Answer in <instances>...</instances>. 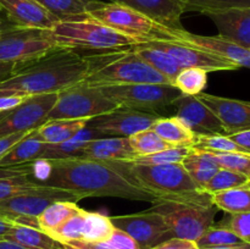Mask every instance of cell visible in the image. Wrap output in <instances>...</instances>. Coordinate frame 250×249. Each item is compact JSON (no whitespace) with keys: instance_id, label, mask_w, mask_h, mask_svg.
I'll list each match as a JSON object with an SVG mask.
<instances>
[{"instance_id":"6da1fadb","label":"cell","mask_w":250,"mask_h":249,"mask_svg":"<svg viewBox=\"0 0 250 249\" xmlns=\"http://www.w3.org/2000/svg\"><path fill=\"white\" fill-rule=\"evenodd\" d=\"M50 173L43 186L70 190L82 198L116 197L153 203L158 198L127 180L116 167L87 159H48Z\"/></svg>"},{"instance_id":"7a4b0ae2","label":"cell","mask_w":250,"mask_h":249,"mask_svg":"<svg viewBox=\"0 0 250 249\" xmlns=\"http://www.w3.org/2000/svg\"><path fill=\"white\" fill-rule=\"evenodd\" d=\"M87 73L85 56L72 49L58 48L36 60L19 63L11 77L0 82V94H53L83 82Z\"/></svg>"},{"instance_id":"3957f363","label":"cell","mask_w":250,"mask_h":249,"mask_svg":"<svg viewBox=\"0 0 250 249\" xmlns=\"http://www.w3.org/2000/svg\"><path fill=\"white\" fill-rule=\"evenodd\" d=\"M85 58L88 73L83 82L90 87L103 88L138 83L172 85L167 77L142 60L132 46L107 50Z\"/></svg>"},{"instance_id":"277c9868","label":"cell","mask_w":250,"mask_h":249,"mask_svg":"<svg viewBox=\"0 0 250 249\" xmlns=\"http://www.w3.org/2000/svg\"><path fill=\"white\" fill-rule=\"evenodd\" d=\"M163 215L173 238L197 242L214 225L217 209L207 192L158 198L150 208Z\"/></svg>"},{"instance_id":"5b68a950","label":"cell","mask_w":250,"mask_h":249,"mask_svg":"<svg viewBox=\"0 0 250 249\" xmlns=\"http://www.w3.org/2000/svg\"><path fill=\"white\" fill-rule=\"evenodd\" d=\"M45 34L58 48L77 50H116L136 45L138 42L124 36L90 17L59 21L51 28L44 29Z\"/></svg>"},{"instance_id":"8992f818","label":"cell","mask_w":250,"mask_h":249,"mask_svg":"<svg viewBox=\"0 0 250 249\" xmlns=\"http://www.w3.org/2000/svg\"><path fill=\"white\" fill-rule=\"evenodd\" d=\"M111 164L125 177L156 198L178 197L203 192L188 175L182 164L141 165L129 161H112Z\"/></svg>"},{"instance_id":"52a82bcc","label":"cell","mask_w":250,"mask_h":249,"mask_svg":"<svg viewBox=\"0 0 250 249\" xmlns=\"http://www.w3.org/2000/svg\"><path fill=\"white\" fill-rule=\"evenodd\" d=\"M87 14L109 28L136 39L138 43L154 39H167L168 28L136 10L116 2L94 0L88 7Z\"/></svg>"},{"instance_id":"ba28073f","label":"cell","mask_w":250,"mask_h":249,"mask_svg":"<svg viewBox=\"0 0 250 249\" xmlns=\"http://www.w3.org/2000/svg\"><path fill=\"white\" fill-rule=\"evenodd\" d=\"M119 105L106 97L100 88L90 87L84 82L58 93V99L48 115V120H90L112 111Z\"/></svg>"},{"instance_id":"9c48e42d","label":"cell","mask_w":250,"mask_h":249,"mask_svg":"<svg viewBox=\"0 0 250 249\" xmlns=\"http://www.w3.org/2000/svg\"><path fill=\"white\" fill-rule=\"evenodd\" d=\"M83 199L81 195L60 188L39 186L29 192L0 202V216L14 224L39 228L37 217L53 203L73 202Z\"/></svg>"},{"instance_id":"30bf717a","label":"cell","mask_w":250,"mask_h":249,"mask_svg":"<svg viewBox=\"0 0 250 249\" xmlns=\"http://www.w3.org/2000/svg\"><path fill=\"white\" fill-rule=\"evenodd\" d=\"M100 89L119 106L146 112H156L159 109L175 104L182 95L173 85L153 83L110 85Z\"/></svg>"},{"instance_id":"8fae6325","label":"cell","mask_w":250,"mask_h":249,"mask_svg":"<svg viewBox=\"0 0 250 249\" xmlns=\"http://www.w3.org/2000/svg\"><path fill=\"white\" fill-rule=\"evenodd\" d=\"M58 49L44 29L17 27L2 28L0 34V62L23 63Z\"/></svg>"},{"instance_id":"7c38bea8","label":"cell","mask_w":250,"mask_h":249,"mask_svg":"<svg viewBox=\"0 0 250 249\" xmlns=\"http://www.w3.org/2000/svg\"><path fill=\"white\" fill-rule=\"evenodd\" d=\"M110 219L116 228L128 233L141 249H151L173 238L163 215L150 209L137 214L112 216Z\"/></svg>"},{"instance_id":"4fadbf2b","label":"cell","mask_w":250,"mask_h":249,"mask_svg":"<svg viewBox=\"0 0 250 249\" xmlns=\"http://www.w3.org/2000/svg\"><path fill=\"white\" fill-rule=\"evenodd\" d=\"M56 99L58 93L32 95L19 106L2 114L0 117V137L38 128L46 121Z\"/></svg>"},{"instance_id":"5bb4252c","label":"cell","mask_w":250,"mask_h":249,"mask_svg":"<svg viewBox=\"0 0 250 249\" xmlns=\"http://www.w3.org/2000/svg\"><path fill=\"white\" fill-rule=\"evenodd\" d=\"M167 53L181 68L198 67L207 72L215 71H233L237 66L217 54L200 49L193 44L185 43L177 39H154L144 42Z\"/></svg>"},{"instance_id":"9a60e30c","label":"cell","mask_w":250,"mask_h":249,"mask_svg":"<svg viewBox=\"0 0 250 249\" xmlns=\"http://www.w3.org/2000/svg\"><path fill=\"white\" fill-rule=\"evenodd\" d=\"M159 116L156 112H146L128 107H117L112 111L95 116L87 122L105 137H129L139 131L150 128Z\"/></svg>"},{"instance_id":"2e32d148","label":"cell","mask_w":250,"mask_h":249,"mask_svg":"<svg viewBox=\"0 0 250 249\" xmlns=\"http://www.w3.org/2000/svg\"><path fill=\"white\" fill-rule=\"evenodd\" d=\"M167 39H177L185 43L193 44L200 49L217 54L231 61L237 67L250 68V48L229 41L221 36H200L190 33L186 29H167Z\"/></svg>"},{"instance_id":"e0dca14e","label":"cell","mask_w":250,"mask_h":249,"mask_svg":"<svg viewBox=\"0 0 250 249\" xmlns=\"http://www.w3.org/2000/svg\"><path fill=\"white\" fill-rule=\"evenodd\" d=\"M197 98L216 115L226 134L250 129V102L207 93H200Z\"/></svg>"},{"instance_id":"ac0fdd59","label":"cell","mask_w":250,"mask_h":249,"mask_svg":"<svg viewBox=\"0 0 250 249\" xmlns=\"http://www.w3.org/2000/svg\"><path fill=\"white\" fill-rule=\"evenodd\" d=\"M173 105H177L176 117L194 134H226L216 115L197 95L182 94Z\"/></svg>"},{"instance_id":"d6986e66","label":"cell","mask_w":250,"mask_h":249,"mask_svg":"<svg viewBox=\"0 0 250 249\" xmlns=\"http://www.w3.org/2000/svg\"><path fill=\"white\" fill-rule=\"evenodd\" d=\"M0 10L17 27L49 29L59 22L37 0H0Z\"/></svg>"},{"instance_id":"ffe728a7","label":"cell","mask_w":250,"mask_h":249,"mask_svg":"<svg viewBox=\"0 0 250 249\" xmlns=\"http://www.w3.org/2000/svg\"><path fill=\"white\" fill-rule=\"evenodd\" d=\"M107 1L116 2L136 10L166 28L185 29L181 22V17L186 11L180 0H107Z\"/></svg>"},{"instance_id":"44dd1931","label":"cell","mask_w":250,"mask_h":249,"mask_svg":"<svg viewBox=\"0 0 250 249\" xmlns=\"http://www.w3.org/2000/svg\"><path fill=\"white\" fill-rule=\"evenodd\" d=\"M205 15L217 27L219 36L250 48V7H233Z\"/></svg>"},{"instance_id":"7402d4cb","label":"cell","mask_w":250,"mask_h":249,"mask_svg":"<svg viewBox=\"0 0 250 249\" xmlns=\"http://www.w3.org/2000/svg\"><path fill=\"white\" fill-rule=\"evenodd\" d=\"M136 158L129 145L128 137H104L89 142L83 149L82 156L78 159L104 161H128Z\"/></svg>"},{"instance_id":"603a6c76","label":"cell","mask_w":250,"mask_h":249,"mask_svg":"<svg viewBox=\"0 0 250 249\" xmlns=\"http://www.w3.org/2000/svg\"><path fill=\"white\" fill-rule=\"evenodd\" d=\"M46 145H48V143H45L38 136L37 128L32 129L21 141L17 142L14 146H11L6 151V154L0 159V167L16 166L20 164L41 159Z\"/></svg>"},{"instance_id":"cb8c5ba5","label":"cell","mask_w":250,"mask_h":249,"mask_svg":"<svg viewBox=\"0 0 250 249\" xmlns=\"http://www.w3.org/2000/svg\"><path fill=\"white\" fill-rule=\"evenodd\" d=\"M182 166L202 189L221 168L212 153L195 149L193 146L187 158L183 160Z\"/></svg>"},{"instance_id":"d4e9b609","label":"cell","mask_w":250,"mask_h":249,"mask_svg":"<svg viewBox=\"0 0 250 249\" xmlns=\"http://www.w3.org/2000/svg\"><path fill=\"white\" fill-rule=\"evenodd\" d=\"M89 120H48L37 128L38 136L48 144H61L77 136Z\"/></svg>"},{"instance_id":"484cf974","label":"cell","mask_w":250,"mask_h":249,"mask_svg":"<svg viewBox=\"0 0 250 249\" xmlns=\"http://www.w3.org/2000/svg\"><path fill=\"white\" fill-rule=\"evenodd\" d=\"M5 239L19 243L28 249H62L63 244L36 227L14 224Z\"/></svg>"},{"instance_id":"4316f807","label":"cell","mask_w":250,"mask_h":249,"mask_svg":"<svg viewBox=\"0 0 250 249\" xmlns=\"http://www.w3.org/2000/svg\"><path fill=\"white\" fill-rule=\"evenodd\" d=\"M150 128L171 146H193L194 144L195 134L176 116L158 117Z\"/></svg>"},{"instance_id":"83f0119b","label":"cell","mask_w":250,"mask_h":249,"mask_svg":"<svg viewBox=\"0 0 250 249\" xmlns=\"http://www.w3.org/2000/svg\"><path fill=\"white\" fill-rule=\"evenodd\" d=\"M132 49L136 51L137 55L142 60L146 61L149 66H151L154 70L160 72L161 75L167 77L171 82H173L177 73L182 70L167 53L150 45V44L142 42V43H137L136 45L132 46Z\"/></svg>"},{"instance_id":"f1b7e54d","label":"cell","mask_w":250,"mask_h":249,"mask_svg":"<svg viewBox=\"0 0 250 249\" xmlns=\"http://www.w3.org/2000/svg\"><path fill=\"white\" fill-rule=\"evenodd\" d=\"M211 202L219 210L227 214L250 212V186L249 183L232 189L222 190L211 194Z\"/></svg>"},{"instance_id":"f546056e","label":"cell","mask_w":250,"mask_h":249,"mask_svg":"<svg viewBox=\"0 0 250 249\" xmlns=\"http://www.w3.org/2000/svg\"><path fill=\"white\" fill-rule=\"evenodd\" d=\"M26 175H20L14 166L0 167V202L15 195L23 194L39 187Z\"/></svg>"},{"instance_id":"4dcf8cb0","label":"cell","mask_w":250,"mask_h":249,"mask_svg":"<svg viewBox=\"0 0 250 249\" xmlns=\"http://www.w3.org/2000/svg\"><path fill=\"white\" fill-rule=\"evenodd\" d=\"M77 203L73 202H55L49 205L38 217H37V224L39 229L50 233L55 228H58L61 224L66 221L70 216L80 210Z\"/></svg>"},{"instance_id":"1f68e13d","label":"cell","mask_w":250,"mask_h":249,"mask_svg":"<svg viewBox=\"0 0 250 249\" xmlns=\"http://www.w3.org/2000/svg\"><path fill=\"white\" fill-rule=\"evenodd\" d=\"M111 219L100 212L85 211L82 228V241L106 242L114 232Z\"/></svg>"},{"instance_id":"d6a6232c","label":"cell","mask_w":250,"mask_h":249,"mask_svg":"<svg viewBox=\"0 0 250 249\" xmlns=\"http://www.w3.org/2000/svg\"><path fill=\"white\" fill-rule=\"evenodd\" d=\"M44 9L58 17L59 21L85 16L94 0H37Z\"/></svg>"},{"instance_id":"836d02e7","label":"cell","mask_w":250,"mask_h":249,"mask_svg":"<svg viewBox=\"0 0 250 249\" xmlns=\"http://www.w3.org/2000/svg\"><path fill=\"white\" fill-rule=\"evenodd\" d=\"M208 83V72L198 67L182 68L173 80L172 85L183 95H198L203 93Z\"/></svg>"},{"instance_id":"e575fe53","label":"cell","mask_w":250,"mask_h":249,"mask_svg":"<svg viewBox=\"0 0 250 249\" xmlns=\"http://www.w3.org/2000/svg\"><path fill=\"white\" fill-rule=\"evenodd\" d=\"M129 145L136 154V158L155 154L158 151L171 148L170 144L160 138L151 128L139 131L128 137Z\"/></svg>"},{"instance_id":"d590c367","label":"cell","mask_w":250,"mask_h":249,"mask_svg":"<svg viewBox=\"0 0 250 249\" xmlns=\"http://www.w3.org/2000/svg\"><path fill=\"white\" fill-rule=\"evenodd\" d=\"M246 243L242 241L234 232H232L225 225L219 226H210L204 233L200 236V238L195 242V246L199 249L205 248H215V247H225V246H236V244Z\"/></svg>"},{"instance_id":"8d00e7d4","label":"cell","mask_w":250,"mask_h":249,"mask_svg":"<svg viewBox=\"0 0 250 249\" xmlns=\"http://www.w3.org/2000/svg\"><path fill=\"white\" fill-rule=\"evenodd\" d=\"M193 148L210 153H247L227 134H195Z\"/></svg>"},{"instance_id":"74e56055","label":"cell","mask_w":250,"mask_h":249,"mask_svg":"<svg viewBox=\"0 0 250 249\" xmlns=\"http://www.w3.org/2000/svg\"><path fill=\"white\" fill-rule=\"evenodd\" d=\"M192 150V146H171L165 150L146 156H139L129 163L141 164V165H166V164H182Z\"/></svg>"},{"instance_id":"f35d334b","label":"cell","mask_w":250,"mask_h":249,"mask_svg":"<svg viewBox=\"0 0 250 249\" xmlns=\"http://www.w3.org/2000/svg\"><path fill=\"white\" fill-rule=\"evenodd\" d=\"M249 178L242 173L234 172V171L227 170V168H220L214 177L205 185L203 190L209 194L222 192V190L232 189V188L241 187V186L249 183Z\"/></svg>"},{"instance_id":"ab89813d","label":"cell","mask_w":250,"mask_h":249,"mask_svg":"<svg viewBox=\"0 0 250 249\" xmlns=\"http://www.w3.org/2000/svg\"><path fill=\"white\" fill-rule=\"evenodd\" d=\"M85 210L80 209L76 214L68 217L63 224H61L58 228L51 231L49 236L59 241L62 244H67L72 241L82 239V228L84 222Z\"/></svg>"},{"instance_id":"60d3db41","label":"cell","mask_w":250,"mask_h":249,"mask_svg":"<svg viewBox=\"0 0 250 249\" xmlns=\"http://www.w3.org/2000/svg\"><path fill=\"white\" fill-rule=\"evenodd\" d=\"M185 11H197L200 14L222 11L233 7H250V0H180Z\"/></svg>"},{"instance_id":"b9f144b4","label":"cell","mask_w":250,"mask_h":249,"mask_svg":"<svg viewBox=\"0 0 250 249\" xmlns=\"http://www.w3.org/2000/svg\"><path fill=\"white\" fill-rule=\"evenodd\" d=\"M220 167L247 176L250 180V154L247 153H212Z\"/></svg>"},{"instance_id":"7bdbcfd3","label":"cell","mask_w":250,"mask_h":249,"mask_svg":"<svg viewBox=\"0 0 250 249\" xmlns=\"http://www.w3.org/2000/svg\"><path fill=\"white\" fill-rule=\"evenodd\" d=\"M225 226L234 232L242 241L250 244V212L229 214Z\"/></svg>"},{"instance_id":"ee69618b","label":"cell","mask_w":250,"mask_h":249,"mask_svg":"<svg viewBox=\"0 0 250 249\" xmlns=\"http://www.w3.org/2000/svg\"><path fill=\"white\" fill-rule=\"evenodd\" d=\"M106 242L112 247V249H141L138 243L128 233L116 227Z\"/></svg>"},{"instance_id":"f6af8a7d","label":"cell","mask_w":250,"mask_h":249,"mask_svg":"<svg viewBox=\"0 0 250 249\" xmlns=\"http://www.w3.org/2000/svg\"><path fill=\"white\" fill-rule=\"evenodd\" d=\"M28 97L17 94H0V116L5 112L12 110L14 107L19 106Z\"/></svg>"},{"instance_id":"bcb514c9","label":"cell","mask_w":250,"mask_h":249,"mask_svg":"<svg viewBox=\"0 0 250 249\" xmlns=\"http://www.w3.org/2000/svg\"><path fill=\"white\" fill-rule=\"evenodd\" d=\"M27 133H28V132H19V133L0 137V159L6 154V151L9 150L11 146H14L19 141H21Z\"/></svg>"},{"instance_id":"7dc6e473","label":"cell","mask_w":250,"mask_h":249,"mask_svg":"<svg viewBox=\"0 0 250 249\" xmlns=\"http://www.w3.org/2000/svg\"><path fill=\"white\" fill-rule=\"evenodd\" d=\"M237 145L241 146L244 151L250 154V129L237 132L233 134H227Z\"/></svg>"},{"instance_id":"c3c4849f","label":"cell","mask_w":250,"mask_h":249,"mask_svg":"<svg viewBox=\"0 0 250 249\" xmlns=\"http://www.w3.org/2000/svg\"><path fill=\"white\" fill-rule=\"evenodd\" d=\"M67 244L77 247L80 249H112V247L107 242H85L78 239V241H72Z\"/></svg>"},{"instance_id":"681fc988","label":"cell","mask_w":250,"mask_h":249,"mask_svg":"<svg viewBox=\"0 0 250 249\" xmlns=\"http://www.w3.org/2000/svg\"><path fill=\"white\" fill-rule=\"evenodd\" d=\"M190 243H194V242L185 241V239H178V238H171L167 241L163 242V243L158 244L154 248L151 249H185L186 247L189 246Z\"/></svg>"},{"instance_id":"f907efd6","label":"cell","mask_w":250,"mask_h":249,"mask_svg":"<svg viewBox=\"0 0 250 249\" xmlns=\"http://www.w3.org/2000/svg\"><path fill=\"white\" fill-rule=\"evenodd\" d=\"M17 66H19V63L15 62H0V82L11 77Z\"/></svg>"},{"instance_id":"816d5d0a","label":"cell","mask_w":250,"mask_h":249,"mask_svg":"<svg viewBox=\"0 0 250 249\" xmlns=\"http://www.w3.org/2000/svg\"><path fill=\"white\" fill-rule=\"evenodd\" d=\"M0 249H28L26 247L21 246L19 243H15V242L9 241V239L0 238Z\"/></svg>"},{"instance_id":"f5cc1de1","label":"cell","mask_w":250,"mask_h":249,"mask_svg":"<svg viewBox=\"0 0 250 249\" xmlns=\"http://www.w3.org/2000/svg\"><path fill=\"white\" fill-rule=\"evenodd\" d=\"M12 225H14V222L9 221V220L0 216V238H4V237L6 236V233L10 231Z\"/></svg>"},{"instance_id":"db71d44e","label":"cell","mask_w":250,"mask_h":249,"mask_svg":"<svg viewBox=\"0 0 250 249\" xmlns=\"http://www.w3.org/2000/svg\"><path fill=\"white\" fill-rule=\"evenodd\" d=\"M249 243H241L236 246H225V247H215V248H205V249H249Z\"/></svg>"},{"instance_id":"11a10c76","label":"cell","mask_w":250,"mask_h":249,"mask_svg":"<svg viewBox=\"0 0 250 249\" xmlns=\"http://www.w3.org/2000/svg\"><path fill=\"white\" fill-rule=\"evenodd\" d=\"M62 249H80V248H77V247L70 246V244H63Z\"/></svg>"},{"instance_id":"9f6ffc18","label":"cell","mask_w":250,"mask_h":249,"mask_svg":"<svg viewBox=\"0 0 250 249\" xmlns=\"http://www.w3.org/2000/svg\"><path fill=\"white\" fill-rule=\"evenodd\" d=\"M185 249H199V248H198V247L195 246V243H190L189 246H188V247H186Z\"/></svg>"},{"instance_id":"6f0895ef","label":"cell","mask_w":250,"mask_h":249,"mask_svg":"<svg viewBox=\"0 0 250 249\" xmlns=\"http://www.w3.org/2000/svg\"><path fill=\"white\" fill-rule=\"evenodd\" d=\"M0 34H1V20H0Z\"/></svg>"},{"instance_id":"680465c9","label":"cell","mask_w":250,"mask_h":249,"mask_svg":"<svg viewBox=\"0 0 250 249\" xmlns=\"http://www.w3.org/2000/svg\"><path fill=\"white\" fill-rule=\"evenodd\" d=\"M249 186H250V181H249Z\"/></svg>"},{"instance_id":"91938a15","label":"cell","mask_w":250,"mask_h":249,"mask_svg":"<svg viewBox=\"0 0 250 249\" xmlns=\"http://www.w3.org/2000/svg\"><path fill=\"white\" fill-rule=\"evenodd\" d=\"M249 249H250V248H249Z\"/></svg>"}]
</instances>
